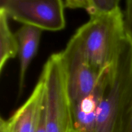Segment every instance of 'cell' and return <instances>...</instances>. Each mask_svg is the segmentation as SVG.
I'll use <instances>...</instances> for the list:
<instances>
[{"instance_id":"cell-1","label":"cell","mask_w":132,"mask_h":132,"mask_svg":"<svg viewBox=\"0 0 132 132\" xmlns=\"http://www.w3.org/2000/svg\"><path fill=\"white\" fill-rule=\"evenodd\" d=\"M76 33L82 41L90 62L99 72L113 67L127 40L121 9L90 16Z\"/></svg>"},{"instance_id":"cell-2","label":"cell","mask_w":132,"mask_h":132,"mask_svg":"<svg viewBox=\"0 0 132 132\" xmlns=\"http://www.w3.org/2000/svg\"><path fill=\"white\" fill-rule=\"evenodd\" d=\"M132 75V44L126 40L110 69L98 109L95 132H119L124 100Z\"/></svg>"},{"instance_id":"cell-3","label":"cell","mask_w":132,"mask_h":132,"mask_svg":"<svg viewBox=\"0 0 132 132\" xmlns=\"http://www.w3.org/2000/svg\"><path fill=\"white\" fill-rule=\"evenodd\" d=\"M41 75L46 91V132H73L72 106L60 52L50 56Z\"/></svg>"},{"instance_id":"cell-4","label":"cell","mask_w":132,"mask_h":132,"mask_svg":"<svg viewBox=\"0 0 132 132\" xmlns=\"http://www.w3.org/2000/svg\"><path fill=\"white\" fill-rule=\"evenodd\" d=\"M71 106L94 90L103 72L93 66L78 35L72 36L60 52Z\"/></svg>"},{"instance_id":"cell-5","label":"cell","mask_w":132,"mask_h":132,"mask_svg":"<svg viewBox=\"0 0 132 132\" xmlns=\"http://www.w3.org/2000/svg\"><path fill=\"white\" fill-rule=\"evenodd\" d=\"M63 0H1L9 18L42 31L57 32L66 26Z\"/></svg>"},{"instance_id":"cell-6","label":"cell","mask_w":132,"mask_h":132,"mask_svg":"<svg viewBox=\"0 0 132 132\" xmlns=\"http://www.w3.org/2000/svg\"><path fill=\"white\" fill-rule=\"evenodd\" d=\"M45 98V83L40 76L30 95L7 119L1 118L0 132H35Z\"/></svg>"},{"instance_id":"cell-7","label":"cell","mask_w":132,"mask_h":132,"mask_svg":"<svg viewBox=\"0 0 132 132\" xmlns=\"http://www.w3.org/2000/svg\"><path fill=\"white\" fill-rule=\"evenodd\" d=\"M110 69L103 71L92 93L71 106L73 132H95L99 104L106 85Z\"/></svg>"},{"instance_id":"cell-8","label":"cell","mask_w":132,"mask_h":132,"mask_svg":"<svg viewBox=\"0 0 132 132\" xmlns=\"http://www.w3.org/2000/svg\"><path fill=\"white\" fill-rule=\"evenodd\" d=\"M42 32V30L37 27L23 25L15 33L19 45L18 54L19 59L18 97L21 96L24 90L27 71L38 50Z\"/></svg>"},{"instance_id":"cell-9","label":"cell","mask_w":132,"mask_h":132,"mask_svg":"<svg viewBox=\"0 0 132 132\" xmlns=\"http://www.w3.org/2000/svg\"><path fill=\"white\" fill-rule=\"evenodd\" d=\"M9 16L2 9H0V72L10 60L18 54V39L12 31L9 22Z\"/></svg>"},{"instance_id":"cell-10","label":"cell","mask_w":132,"mask_h":132,"mask_svg":"<svg viewBox=\"0 0 132 132\" xmlns=\"http://www.w3.org/2000/svg\"><path fill=\"white\" fill-rule=\"evenodd\" d=\"M119 132H132V75L124 100Z\"/></svg>"},{"instance_id":"cell-11","label":"cell","mask_w":132,"mask_h":132,"mask_svg":"<svg viewBox=\"0 0 132 132\" xmlns=\"http://www.w3.org/2000/svg\"><path fill=\"white\" fill-rule=\"evenodd\" d=\"M121 0H90L91 11L89 15L110 12L119 9Z\"/></svg>"},{"instance_id":"cell-12","label":"cell","mask_w":132,"mask_h":132,"mask_svg":"<svg viewBox=\"0 0 132 132\" xmlns=\"http://www.w3.org/2000/svg\"><path fill=\"white\" fill-rule=\"evenodd\" d=\"M123 16L126 38L132 44V0H126V9Z\"/></svg>"},{"instance_id":"cell-13","label":"cell","mask_w":132,"mask_h":132,"mask_svg":"<svg viewBox=\"0 0 132 132\" xmlns=\"http://www.w3.org/2000/svg\"><path fill=\"white\" fill-rule=\"evenodd\" d=\"M63 1L66 8L72 9H84L88 14L91 11L90 0H63Z\"/></svg>"},{"instance_id":"cell-14","label":"cell","mask_w":132,"mask_h":132,"mask_svg":"<svg viewBox=\"0 0 132 132\" xmlns=\"http://www.w3.org/2000/svg\"><path fill=\"white\" fill-rule=\"evenodd\" d=\"M35 132H46V119H45V98L41 109L39 120Z\"/></svg>"}]
</instances>
